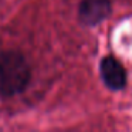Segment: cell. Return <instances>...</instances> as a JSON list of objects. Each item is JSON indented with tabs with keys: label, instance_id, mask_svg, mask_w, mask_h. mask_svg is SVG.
<instances>
[{
	"label": "cell",
	"instance_id": "1",
	"mask_svg": "<svg viewBox=\"0 0 132 132\" xmlns=\"http://www.w3.org/2000/svg\"><path fill=\"white\" fill-rule=\"evenodd\" d=\"M31 71L24 55L19 51L0 53V97L20 94L30 82Z\"/></svg>",
	"mask_w": 132,
	"mask_h": 132
},
{
	"label": "cell",
	"instance_id": "2",
	"mask_svg": "<svg viewBox=\"0 0 132 132\" xmlns=\"http://www.w3.org/2000/svg\"><path fill=\"white\" fill-rule=\"evenodd\" d=\"M111 13L109 0H81L78 6V19L85 26H97Z\"/></svg>",
	"mask_w": 132,
	"mask_h": 132
},
{
	"label": "cell",
	"instance_id": "3",
	"mask_svg": "<svg viewBox=\"0 0 132 132\" xmlns=\"http://www.w3.org/2000/svg\"><path fill=\"white\" fill-rule=\"evenodd\" d=\"M100 74L104 84L112 91L122 89L126 85V72L123 65L112 55H106L100 63Z\"/></svg>",
	"mask_w": 132,
	"mask_h": 132
}]
</instances>
